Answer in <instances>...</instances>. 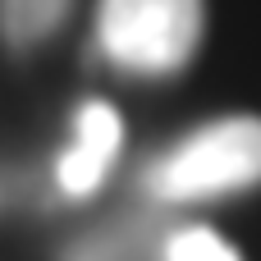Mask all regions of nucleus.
Listing matches in <instances>:
<instances>
[{"label":"nucleus","mask_w":261,"mask_h":261,"mask_svg":"<svg viewBox=\"0 0 261 261\" xmlns=\"http://www.w3.org/2000/svg\"><path fill=\"white\" fill-rule=\"evenodd\" d=\"M73 0H0V28L9 50H32L41 46L64 18Z\"/></svg>","instance_id":"20e7f679"},{"label":"nucleus","mask_w":261,"mask_h":261,"mask_svg":"<svg viewBox=\"0 0 261 261\" xmlns=\"http://www.w3.org/2000/svg\"><path fill=\"white\" fill-rule=\"evenodd\" d=\"M202 32L206 0H101L96 9V55L142 78L179 73Z\"/></svg>","instance_id":"f257e3e1"},{"label":"nucleus","mask_w":261,"mask_h":261,"mask_svg":"<svg viewBox=\"0 0 261 261\" xmlns=\"http://www.w3.org/2000/svg\"><path fill=\"white\" fill-rule=\"evenodd\" d=\"M147 184L161 202H206L225 193H243L261 184V119L257 115H229L197 133H188L179 147H170L151 170Z\"/></svg>","instance_id":"f03ea898"},{"label":"nucleus","mask_w":261,"mask_h":261,"mask_svg":"<svg viewBox=\"0 0 261 261\" xmlns=\"http://www.w3.org/2000/svg\"><path fill=\"white\" fill-rule=\"evenodd\" d=\"M142 243H147V229L138 220H115V225H101V229L73 239L60 252V261H138Z\"/></svg>","instance_id":"39448f33"},{"label":"nucleus","mask_w":261,"mask_h":261,"mask_svg":"<svg viewBox=\"0 0 261 261\" xmlns=\"http://www.w3.org/2000/svg\"><path fill=\"white\" fill-rule=\"evenodd\" d=\"M119 142H124V124H119L115 106L83 101L78 115H73V138H69V147L60 151V161L50 170L55 193L69 197V202L92 197L106 184V174H110V165L119 156Z\"/></svg>","instance_id":"7ed1b4c3"},{"label":"nucleus","mask_w":261,"mask_h":261,"mask_svg":"<svg viewBox=\"0 0 261 261\" xmlns=\"http://www.w3.org/2000/svg\"><path fill=\"white\" fill-rule=\"evenodd\" d=\"M161 257L165 261H243L216 229H206V225H184V229H174V234L165 239Z\"/></svg>","instance_id":"423d86ee"}]
</instances>
